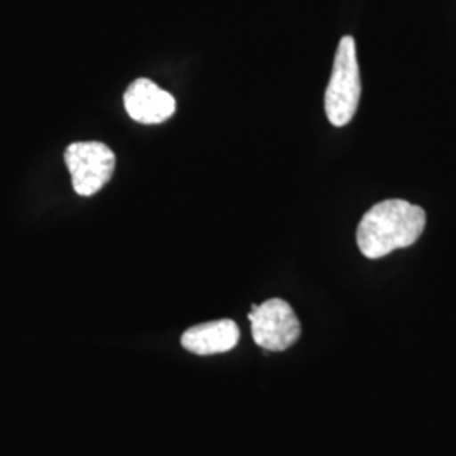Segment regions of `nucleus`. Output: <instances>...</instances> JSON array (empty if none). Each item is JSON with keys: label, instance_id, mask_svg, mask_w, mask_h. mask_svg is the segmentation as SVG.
I'll return each instance as SVG.
<instances>
[{"label": "nucleus", "instance_id": "nucleus-1", "mask_svg": "<svg viewBox=\"0 0 456 456\" xmlns=\"http://www.w3.org/2000/svg\"><path fill=\"white\" fill-rule=\"evenodd\" d=\"M426 227V213L406 200H386L360 220L357 244L367 259H380L414 244Z\"/></svg>", "mask_w": 456, "mask_h": 456}, {"label": "nucleus", "instance_id": "nucleus-2", "mask_svg": "<svg viewBox=\"0 0 456 456\" xmlns=\"http://www.w3.org/2000/svg\"><path fill=\"white\" fill-rule=\"evenodd\" d=\"M362 95L357 46L352 36H345L338 43L331 78L326 86L325 112L335 127L350 124L359 109Z\"/></svg>", "mask_w": 456, "mask_h": 456}, {"label": "nucleus", "instance_id": "nucleus-3", "mask_svg": "<svg viewBox=\"0 0 456 456\" xmlns=\"http://www.w3.org/2000/svg\"><path fill=\"white\" fill-rule=\"evenodd\" d=\"M252 337L264 350L284 352L301 337V323L289 303L273 297L248 313Z\"/></svg>", "mask_w": 456, "mask_h": 456}, {"label": "nucleus", "instance_id": "nucleus-4", "mask_svg": "<svg viewBox=\"0 0 456 456\" xmlns=\"http://www.w3.org/2000/svg\"><path fill=\"white\" fill-rule=\"evenodd\" d=\"M65 163L73 190L80 196H94L112 178L115 156L102 142H73L66 147Z\"/></svg>", "mask_w": 456, "mask_h": 456}, {"label": "nucleus", "instance_id": "nucleus-5", "mask_svg": "<svg viewBox=\"0 0 456 456\" xmlns=\"http://www.w3.org/2000/svg\"><path fill=\"white\" fill-rule=\"evenodd\" d=\"M124 105L131 118L146 126L163 124L176 112L175 97L147 78L131 83L124 95Z\"/></svg>", "mask_w": 456, "mask_h": 456}, {"label": "nucleus", "instance_id": "nucleus-6", "mask_svg": "<svg viewBox=\"0 0 456 456\" xmlns=\"http://www.w3.org/2000/svg\"><path fill=\"white\" fill-rule=\"evenodd\" d=\"M240 340V330L232 320L208 322L186 330L181 337V345L196 355L225 354Z\"/></svg>", "mask_w": 456, "mask_h": 456}]
</instances>
